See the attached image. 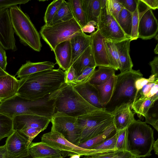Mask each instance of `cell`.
<instances>
[{"mask_svg":"<svg viewBox=\"0 0 158 158\" xmlns=\"http://www.w3.org/2000/svg\"><path fill=\"white\" fill-rule=\"evenodd\" d=\"M64 71L60 68L32 74L20 79L17 94L35 100L43 98L59 90L65 82Z\"/></svg>","mask_w":158,"mask_h":158,"instance_id":"cell-1","label":"cell"},{"mask_svg":"<svg viewBox=\"0 0 158 158\" xmlns=\"http://www.w3.org/2000/svg\"><path fill=\"white\" fill-rule=\"evenodd\" d=\"M57 91L35 100H28L16 94L0 103V113L13 119L23 115H34L51 118L54 112Z\"/></svg>","mask_w":158,"mask_h":158,"instance_id":"cell-2","label":"cell"},{"mask_svg":"<svg viewBox=\"0 0 158 158\" xmlns=\"http://www.w3.org/2000/svg\"><path fill=\"white\" fill-rule=\"evenodd\" d=\"M153 133L145 122L135 120L126 128L125 150L138 157L151 156Z\"/></svg>","mask_w":158,"mask_h":158,"instance_id":"cell-3","label":"cell"},{"mask_svg":"<svg viewBox=\"0 0 158 158\" xmlns=\"http://www.w3.org/2000/svg\"><path fill=\"white\" fill-rule=\"evenodd\" d=\"M101 109L87 102L75 90L73 85L65 82L59 89L56 98L54 113H63L75 118Z\"/></svg>","mask_w":158,"mask_h":158,"instance_id":"cell-4","label":"cell"},{"mask_svg":"<svg viewBox=\"0 0 158 158\" xmlns=\"http://www.w3.org/2000/svg\"><path fill=\"white\" fill-rule=\"evenodd\" d=\"M143 77V75L139 70L133 69L116 75L114 91L110 101L105 107V110L111 112L116 107L123 104H129L131 106L136 97L135 82Z\"/></svg>","mask_w":158,"mask_h":158,"instance_id":"cell-5","label":"cell"},{"mask_svg":"<svg viewBox=\"0 0 158 158\" xmlns=\"http://www.w3.org/2000/svg\"><path fill=\"white\" fill-rule=\"evenodd\" d=\"M9 9L14 32L24 44L36 51H40L42 47L40 36L29 16L17 5Z\"/></svg>","mask_w":158,"mask_h":158,"instance_id":"cell-6","label":"cell"},{"mask_svg":"<svg viewBox=\"0 0 158 158\" xmlns=\"http://www.w3.org/2000/svg\"><path fill=\"white\" fill-rule=\"evenodd\" d=\"M111 112L99 109L77 118L81 132L79 144L104 132L113 123Z\"/></svg>","mask_w":158,"mask_h":158,"instance_id":"cell-7","label":"cell"},{"mask_svg":"<svg viewBox=\"0 0 158 158\" xmlns=\"http://www.w3.org/2000/svg\"><path fill=\"white\" fill-rule=\"evenodd\" d=\"M82 32L81 27L73 18L69 21L52 25L44 24L40 32L42 39L53 51L58 44Z\"/></svg>","mask_w":158,"mask_h":158,"instance_id":"cell-8","label":"cell"},{"mask_svg":"<svg viewBox=\"0 0 158 158\" xmlns=\"http://www.w3.org/2000/svg\"><path fill=\"white\" fill-rule=\"evenodd\" d=\"M41 141L59 150L63 157L78 154L81 156H92L99 153L94 149L82 148L70 142L60 133L51 131L43 134Z\"/></svg>","mask_w":158,"mask_h":158,"instance_id":"cell-9","label":"cell"},{"mask_svg":"<svg viewBox=\"0 0 158 158\" xmlns=\"http://www.w3.org/2000/svg\"><path fill=\"white\" fill-rule=\"evenodd\" d=\"M51 122V131L59 132L70 142L79 144L81 132L77 125V118L56 112L53 114Z\"/></svg>","mask_w":158,"mask_h":158,"instance_id":"cell-10","label":"cell"},{"mask_svg":"<svg viewBox=\"0 0 158 158\" xmlns=\"http://www.w3.org/2000/svg\"><path fill=\"white\" fill-rule=\"evenodd\" d=\"M97 29L105 39L115 42L130 39L127 37L114 17L107 13L106 6L101 9Z\"/></svg>","mask_w":158,"mask_h":158,"instance_id":"cell-11","label":"cell"},{"mask_svg":"<svg viewBox=\"0 0 158 158\" xmlns=\"http://www.w3.org/2000/svg\"><path fill=\"white\" fill-rule=\"evenodd\" d=\"M139 0L138 9L139 15L138 38L144 40L155 37L158 31V23L152 11L144 3Z\"/></svg>","mask_w":158,"mask_h":158,"instance_id":"cell-12","label":"cell"},{"mask_svg":"<svg viewBox=\"0 0 158 158\" xmlns=\"http://www.w3.org/2000/svg\"><path fill=\"white\" fill-rule=\"evenodd\" d=\"M9 8H0V43L4 49H17Z\"/></svg>","mask_w":158,"mask_h":158,"instance_id":"cell-13","label":"cell"},{"mask_svg":"<svg viewBox=\"0 0 158 158\" xmlns=\"http://www.w3.org/2000/svg\"><path fill=\"white\" fill-rule=\"evenodd\" d=\"M27 140V138L19 131H14L6 141L8 158H21L29 156Z\"/></svg>","mask_w":158,"mask_h":158,"instance_id":"cell-14","label":"cell"},{"mask_svg":"<svg viewBox=\"0 0 158 158\" xmlns=\"http://www.w3.org/2000/svg\"><path fill=\"white\" fill-rule=\"evenodd\" d=\"M51 118L34 115H19L13 118L14 131H19L30 128L46 129L51 121Z\"/></svg>","mask_w":158,"mask_h":158,"instance_id":"cell-15","label":"cell"},{"mask_svg":"<svg viewBox=\"0 0 158 158\" xmlns=\"http://www.w3.org/2000/svg\"><path fill=\"white\" fill-rule=\"evenodd\" d=\"M90 46L96 66L110 67L105 45V39L98 29L90 35Z\"/></svg>","mask_w":158,"mask_h":158,"instance_id":"cell-16","label":"cell"},{"mask_svg":"<svg viewBox=\"0 0 158 158\" xmlns=\"http://www.w3.org/2000/svg\"><path fill=\"white\" fill-rule=\"evenodd\" d=\"M131 107L129 104H123L116 107L111 112L113 124L117 131L126 128L135 120Z\"/></svg>","mask_w":158,"mask_h":158,"instance_id":"cell-17","label":"cell"},{"mask_svg":"<svg viewBox=\"0 0 158 158\" xmlns=\"http://www.w3.org/2000/svg\"><path fill=\"white\" fill-rule=\"evenodd\" d=\"M28 152L29 155L32 158H59L63 157L59 150L42 141L31 142L28 147Z\"/></svg>","mask_w":158,"mask_h":158,"instance_id":"cell-18","label":"cell"},{"mask_svg":"<svg viewBox=\"0 0 158 158\" xmlns=\"http://www.w3.org/2000/svg\"><path fill=\"white\" fill-rule=\"evenodd\" d=\"M57 64L62 70L65 71L71 65L72 52L69 40L62 42L54 50Z\"/></svg>","mask_w":158,"mask_h":158,"instance_id":"cell-19","label":"cell"},{"mask_svg":"<svg viewBox=\"0 0 158 158\" xmlns=\"http://www.w3.org/2000/svg\"><path fill=\"white\" fill-rule=\"evenodd\" d=\"M20 81L15 76L9 73L0 76V102H2L17 94Z\"/></svg>","mask_w":158,"mask_h":158,"instance_id":"cell-20","label":"cell"},{"mask_svg":"<svg viewBox=\"0 0 158 158\" xmlns=\"http://www.w3.org/2000/svg\"><path fill=\"white\" fill-rule=\"evenodd\" d=\"M131 39H127L115 42L120 63L119 70L123 73L132 69L133 64L130 57L129 51Z\"/></svg>","mask_w":158,"mask_h":158,"instance_id":"cell-21","label":"cell"},{"mask_svg":"<svg viewBox=\"0 0 158 158\" xmlns=\"http://www.w3.org/2000/svg\"><path fill=\"white\" fill-rule=\"evenodd\" d=\"M73 85L75 90L88 103L98 108L104 109L99 102L97 89L94 85L89 82Z\"/></svg>","mask_w":158,"mask_h":158,"instance_id":"cell-22","label":"cell"},{"mask_svg":"<svg viewBox=\"0 0 158 158\" xmlns=\"http://www.w3.org/2000/svg\"><path fill=\"white\" fill-rule=\"evenodd\" d=\"M55 64L50 61L32 62L30 61L22 64L15 75L20 79L27 76L45 70L53 69Z\"/></svg>","mask_w":158,"mask_h":158,"instance_id":"cell-23","label":"cell"},{"mask_svg":"<svg viewBox=\"0 0 158 158\" xmlns=\"http://www.w3.org/2000/svg\"><path fill=\"white\" fill-rule=\"evenodd\" d=\"M69 40L72 52V64L74 60L90 45L91 40L90 35L82 32L75 35Z\"/></svg>","mask_w":158,"mask_h":158,"instance_id":"cell-24","label":"cell"},{"mask_svg":"<svg viewBox=\"0 0 158 158\" xmlns=\"http://www.w3.org/2000/svg\"><path fill=\"white\" fill-rule=\"evenodd\" d=\"M71 65L77 77L86 68L97 67L90 45L74 60Z\"/></svg>","mask_w":158,"mask_h":158,"instance_id":"cell-25","label":"cell"},{"mask_svg":"<svg viewBox=\"0 0 158 158\" xmlns=\"http://www.w3.org/2000/svg\"><path fill=\"white\" fill-rule=\"evenodd\" d=\"M116 80V75H115L102 84L94 86L98 91L100 104L104 110H105L106 106L112 97L115 88Z\"/></svg>","mask_w":158,"mask_h":158,"instance_id":"cell-26","label":"cell"},{"mask_svg":"<svg viewBox=\"0 0 158 158\" xmlns=\"http://www.w3.org/2000/svg\"><path fill=\"white\" fill-rule=\"evenodd\" d=\"M87 23L94 21L98 25L101 7L100 0H82Z\"/></svg>","mask_w":158,"mask_h":158,"instance_id":"cell-27","label":"cell"},{"mask_svg":"<svg viewBox=\"0 0 158 158\" xmlns=\"http://www.w3.org/2000/svg\"><path fill=\"white\" fill-rule=\"evenodd\" d=\"M117 132V131L113 123L101 134L77 146L84 149H91L107 139L112 137Z\"/></svg>","mask_w":158,"mask_h":158,"instance_id":"cell-28","label":"cell"},{"mask_svg":"<svg viewBox=\"0 0 158 158\" xmlns=\"http://www.w3.org/2000/svg\"><path fill=\"white\" fill-rule=\"evenodd\" d=\"M158 96L151 98H141L135 100L131 106V109L133 110L139 117H145L149 110L158 100Z\"/></svg>","mask_w":158,"mask_h":158,"instance_id":"cell-29","label":"cell"},{"mask_svg":"<svg viewBox=\"0 0 158 158\" xmlns=\"http://www.w3.org/2000/svg\"><path fill=\"white\" fill-rule=\"evenodd\" d=\"M115 71L114 69L110 67H99L94 71L89 82L94 86L101 85L115 75Z\"/></svg>","mask_w":158,"mask_h":158,"instance_id":"cell-30","label":"cell"},{"mask_svg":"<svg viewBox=\"0 0 158 158\" xmlns=\"http://www.w3.org/2000/svg\"><path fill=\"white\" fill-rule=\"evenodd\" d=\"M116 20L127 37L131 39L132 13L123 8Z\"/></svg>","mask_w":158,"mask_h":158,"instance_id":"cell-31","label":"cell"},{"mask_svg":"<svg viewBox=\"0 0 158 158\" xmlns=\"http://www.w3.org/2000/svg\"><path fill=\"white\" fill-rule=\"evenodd\" d=\"M73 18L81 27L87 23L83 7L82 0H69L67 1Z\"/></svg>","mask_w":158,"mask_h":158,"instance_id":"cell-32","label":"cell"},{"mask_svg":"<svg viewBox=\"0 0 158 158\" xmlns=\"http://www.w3.org/2000/svg\"><path fill=\"white\" fill-rule=\"evenodd\" d=\"M73 18L67 1L63 0L49 26L69 21Z\"/></svg>","mask_w":158,"mask_h":158,"instance_id":"cell-33","label":"cell"},{"mask_svg":"<svg viewBox=\"0 0 158 158\" xmlns=\"http://www.w3.org/2000/svg\"><path fill=\"white\" fill-rule=\"evenodd\" d=\"M104 42L110 66L115 70H118L120 68V63L115 43L105 39Z\"/></svg>","mask_w":158,"mask_h":158,"instance_id":"cell-34","label":"cell"},{"mask_svg":"<svg viewBox=\"0 0 158 158\" xmlns=\"http://www.w3.org/2000/svg\"><path fill=\"white\" fill-rule=\"evenodd\" d=\"M13 119L0 113V140L14 131Z\"/></svg>","mask_w":158,"mask_h":158,"instance_id":"cell-35","label":"cell"},{"mask_svg":"<svg viewBox=\"0 0 158 158\" xmlns=\"http://www.w3.org/2000/svg\"><path fill=\"white\" fill-rule=\"evenodd\" d=\"M155 96H158V79L144 85L138 92L135 101L139 98H151Z\"/></svg>","mask_w":158,"mask_h":158,"instance_id":"cell-36","label":"cell"},{"mask_svg":"<svg viewBox=\"0 0 158 158\" xmlns=\"http://www.w3.org/2000/svg\"><path fill=\"white\" fill-rule=\"evenodd\" d=\"M117 135V132L112 137L107 139L91 149L97 150L100 152L101 153L118 150L116 148Z\"/></svg>","mask_w":158,"mask_h":158,"instance_id":"cell-37","label":"cell"},{"mask_svg":"<svg viewBox=\"0 0 158 158\" xmlns=\"http://www.w3.org/2000/svg\"><path fill=\"white\" fill-rule=\"evenodd\" d=\"M63 0H53L48 6L44 17L45 25L49 26Z\"/></svg>","mask_w":158,"mask_h":158,"instance_id":"cell-38","label":"cell"},{"mask_svg":"<svg viewBox=\"0 0 158 158\" xmlns=\"http://www.w3.org/2000/svg\"><path fill=\"white\" fill-rule=\"evenodd\" d=\"M91 156L92 158H131L135 156L127 151L120 150L94 154Z\"/></svg>","mask_w":158,"mask_h":158,"instance_id":"cell-39","label":"cell"},{"mask_svg":"<svg viewBox=\"0 0 158 158\" xmlns=\"http://www.w3.org/2000/svg\"><path fill=\"white\" fill-rule=\"evenodd\" d=\"M106 8L107 13L116 19L123 7L118 0H107Z\"/></svg>","mask_w":158,"mask_h":158,"instance_id":"cell-40","label":"cell"},{"mask_svg":"<svg viewBox=\"0 0 158 158\" xmlns=\"http://www.w3.org/2000/svg\"><path fill=\"white\" fill-rule=\"evenodd\" d=\"M158 103L150 108L144 117L146 123L151 124L158 131Z\"/></svg>","mask_w":158,"mask_h":158,"instance_id":"cell-41","label":"cell"},{"mask_svg":"<svg viewBox=\"0 0 158 158\" xmlns=\"http://www.w3.org/2000/svg\"><path fill=\"white\" fill-rule=\"evenodd\" d=\"M96 67H87L78 76L76 80V84L89 82L95 70Z\"/></svg>","mask_w":158,"mask_h":158,"instance_id":"cell-42","label":"cell"},{"mask_svg":"<svg viewBox=\"0 0 158 158\" xmlns=\"http://www.w3.org/2000/svg\"><path fill=\"white\" fill-rule=\"evenodd\" d=\"M139 15L138 6L134 12L132 13V31L131 40H137L138 38V28L139 23Z\"/></svg>","mask_w":158,"mask_h":158,"instance_id":"cell-43","label":"cell"},{"mask_svg":"<svg viewBox=\"0 0 158 158\" xmlns=\"http://www.w3.org/2000/svg\"><path fill=\"white\" fill-rule=\"evenodd\" d=\"M116 143V148L117 150L126 151V128L118 131Z\"/></svg>","mask_w":158,"mask_h":158,"instance_id":"cell-44","label":"cell"},{"mask_svg":"<svg viewBox=\"0 0 158 158\" xmlns=\"http://www.w3.org/2000/svg\"><path fill=\"white\" fill-rule=\"evenodd\" d=\"M19 131L27 138V146L28 147L35 138L42 131L40 129L37 128H30L24 129Z\"/></svg>","mask_w":158,"mask_h":158,"instance_id":"cell-45","label":"cell"},{"mask_svg":"<svg viewBox=\"0 0 158 158\" xmlns=\"http://www.w3.org/2000/svg\"><path fill=\"white\" fill-rule=\"evenodd\" d=\"M158 79V76L153 75H151L148 78L142 77L137 79L135 83V86L136 90V97L138 92L144 85Z\"/></svg>","mask_w":158,"mask_h":158,"instance_id":"cell-46","label":"cell"},{"mask_svg":"<svg viewBox=\"0 0 158 158\" xmlns=\"http://www.w3.org/2000/svg\"><path fill=\"white\" fill-rule=\"evenodd\" d=\"M65 83L73 85H76L77 76L75 70L71 65L66 71H64Z\"/></svg>","mask_w":158,"mask_h":158,"instance_id":"cell-47","label":"cell"},{"mask_svg":"<svg viewBox=\"0 0 158 158\" xmlns=\"http://www.w3.org/2000/svg\"><path fill=\"white\" fill-rule=\"evenodd\" d=\"M126 10L133 13L137 7L139 0H118Z\"/></svg>","mask_w":158,"mask_h":158,"instance_id":"cell-48","label":"cell"},{"mask_svg":"<svg viewBox=\"0 0 158 158\" xmlns=\"http://www.w3.org/2000/svg\"><path fill=\"white\" fill-rule=\"evenodd\" d=\"M29 1L28 0H0V8H9L18 4H26Z\"/></svg>","mask_w":158,"mask_h":158,"instance_id":"cell-49","label":"cell"},{"mask_svg":"<svg viewBox=\"0 0 158 158\" xmlns=\"http://www.w3.org/2000/svg\"><path fill=\"white\" fill-rule=\"evenodd\" d=\"M7 64L6 52L0 43V67L5 71Z\"/></svg>","mask_w":158,"mask_h":158,"instance_id":"cell-50","label":"cell"},{"mask_svg":"<svg viewBox=\"0 0 158 158\" xmlns=\"http://www.w3.org/2000/svg\"><path fill=\"white\" fill-rule=\"evenodd\" d=\"M97 29V24L94 21L88 22L83 27L81 30L84 33H92L95 31V28Z\"/></svg>","mask_w":158,"mask_h":158,"instance_id":"cell-51","label":"cell"},{"mask_svg":"<svg viewBox=\"0 0 158 158\" xmlns=\"http://www.w3.org/2000/svg\"><path fill=\"white\" fill-rule=\"evenodd\" d=\"M149 64L151 68V74L158 76V57H155L153 60L150 61Z\"/></svg>","mask_w":158,"mask_h":158,"instance_id":"cell-52","label":"cell"},{"mask_svg":"<svg viewBox=\"0 0 158 158\" xmlns=\"http://www.w3.org/2000/svg\"><path fill=\"white\" fill-rule=\"evenodd\" d=\"M140 0L152 10H156L158 8V0Z\"/></svg>","mask_w":158,"mask_h":158,"instance_id":"cell-53","label":"cell"},{"mask_svg":"<svg viewBox=\"0 0 158 158\" xmlns=\"http://www.w3.org/2000/svg\"><path fill=\"white\" fill-rule=\"evenodd\" d=\"M0 158H8L6 145L0 146Z\"/></svg>","mask_w":158,"mask_h":158,"instance_id":"cell-54","label":"cell"},{"mask_svg":"<svg viewBox=\"0 0 158 158\" xmlns=\"http://www.w3.org/2000/svg\"><path fill=\"white\" fill-rule=\"evenodd\" d=\"M152 150H154L155 154L158 155V139L154 141L152 145Z\"/></svg>","mask_w":158,"mask_h":158,"instance_id":"cell-55","label":"cell"},{"mask_svg":"<svg viewBox=\"0 0 158 158\" xmlns=\"http://www.w3.org/2000/svg\"><path fill=\"white\" fill-rule=\"evenodd\" d=\"M107 0H100L101 9L104 8L106 6Z\"/></svg>","mask_w":158,"mask_h":158,"instance_id":"cell-56","label":"cell"},{"mask_svg":"<svg viewBox=\"0 0 158 158\" xmlns=\"http://www.w3.org/2000/svg\"><path fill=\"white\" fill-rule=\"evenodd\" d=\"M9 73L6 72V71L3 70L0 67V76L6 75L8 74Z\"/></svg>","mask_w":158,"mask_h":158,"instance_id":"cell-57","label":"cell"},{"mask_svg":"<svg viewBox=\"0 0 158 158\" xmlns=\"http://www.w3.org/2000/svg\"><path fill=\"white\" fill-rule=\"evenodd\" d=\"M81 156L78 154H75L71 156L70 158H80Z\"/></svg>","mask_w":158,"mask_h":158,"instance_id":"cell-58","label":"cell"},{"mask_svg":"<svg viewBox=\"0 0 158 158\" xmlns=\"http://www.w3.org/2000/svg\"><path fill=\"white\" fill-rule=\"evenodd\" d=\"M154 53L156 54H158V44H157L155 48L154 49Z\"/></svg>","mask_w":158,"mask_h":158,"instance_id":"cell-59","label":"cell"},{"mask_svg":"<svg viewBox=\"0 0 158 158\" xmlns=\"http://www.w3.org/2000/svg\"><path fill=\"white\" fill-rule=\"evenodd\" d=\"M21 158H32V157L30 156L29 155L28 156H26V157H23Z\"/></svg>","mask_w":158,"mask_h":158,"instance_id":"cell-60","label":"cell"},{"mask_svg":"<svg viewBox=\"0 0 158 158\" xmlns=\"http://www.w3.org/2000/svg\"><path fill=\"white\" fill-rule=\"evenodd\" d=\"M83 158H92L91 156H87L86 157H85Z\"/></svg>","mask_w":158,"mask_h":158,"instance_id":"cell-61","label":"cell"},{"mask_svg":"<svg viewBox=\"0 0 158 158\" xmlns=\"http://www.w3.org/2000/svg\"><path fill=\"white\" fill-rule=\"evenodd\" d=\"M131 158H141L138 157H135V156H133Z\"/></svg>","mask_w":158,"mask_h":158,"instance_id":"cell-62","label":"cell"},{"mask_svg":"<svg viewBox=\"0 0 158 158\" xmlns=\"http://www.w3.org/2000/svg\"><path fill=\"white\" fill-rule=\"evenodd\" d=\"M64 158L63 157H61V158Z\"/></svg>","mask_w":158,"mask_h":158,"instance_id":"cell-63","label":"cell"}]
</instances>
